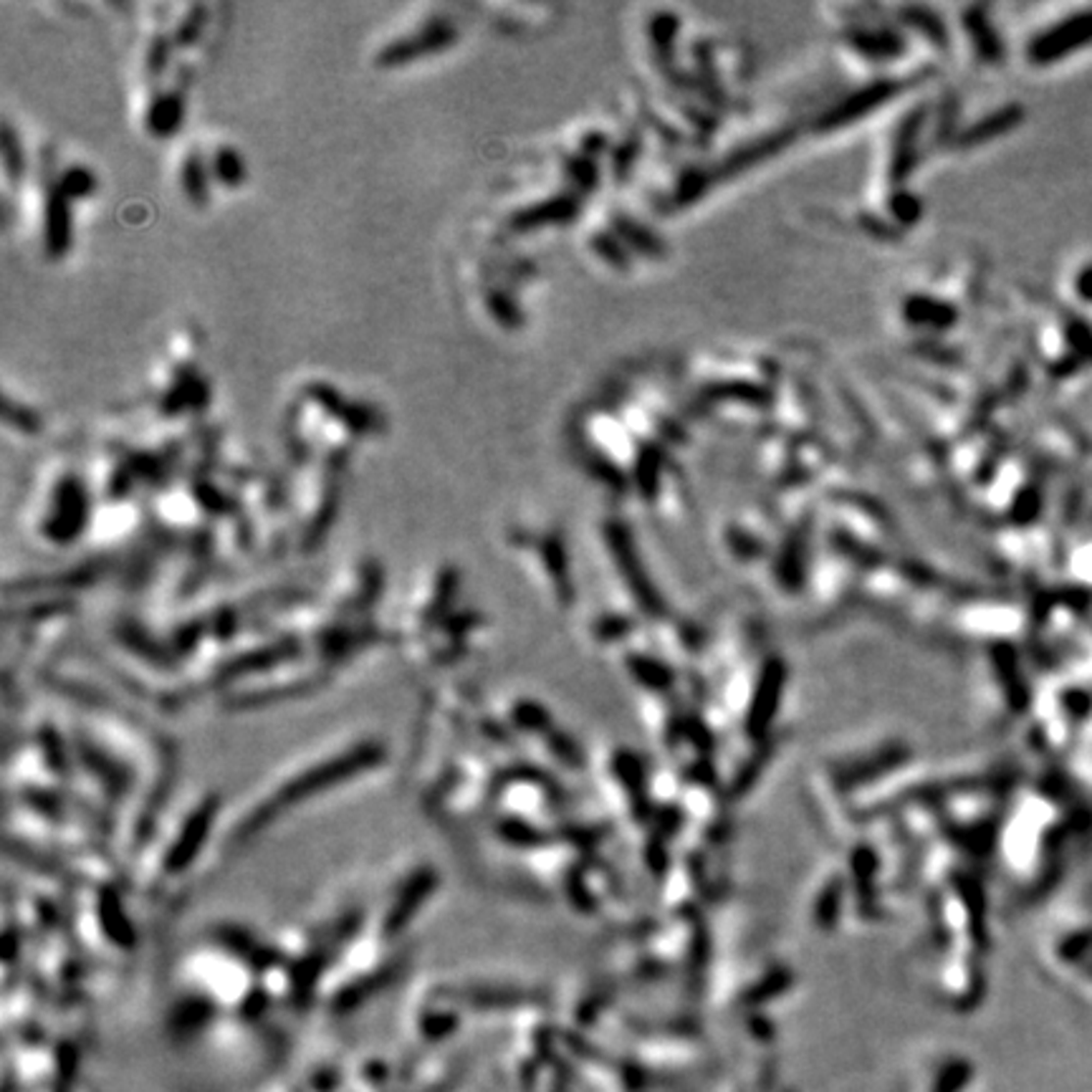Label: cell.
<instances>
[{
	"label": "cell",
	"instance_id": "cell-10",
	"mask_svg": "<svg viewBox=\"0 0 1092 1092\" xmlns=\"http://www.w3.org/2000/svg\"><path fill=\"white\" fill-rule=\"evenodd\" d=\"M216 170H218V174H221L223 180L228 182V185H235V180H238V177H240V163H238V157H235L230 150H218V155H216Z\"/></svg>",
	"mask_w": 1092,
	"mask_h": 1092
},
{
	"label": "cell",
	"instance_id": "cell-9",
	"mask_svg": "<svg viewBox=\"0 0 1092 1092\" xmlns=\"http://www.w3.org/2000/svg\"><path fill=\"white\" fill-rule=\"evenodd\" d=\"M91 190H94V177H91L89 170L84 168L69 170L59 185V192L64 195V198H78V195H86V192Z\"/></svg>",
	"mask_w": 1092,
	"mask_h": 1092
},
{
	"label": "cell",
	"instance_id": "cell-2",
	"mask_svg": "<svg viewBox=\"0 0 1092 1092\" xmlns=\"http://www.w3.org/2000/svg\"><path fill=\"white\" fill-rule=\"evenodd\" d=\"M218 815V802L216 797H203L187 810V815L182 817L180 827L174 832V837H170L168 847H165V858L160 860V877H180L185 875L187 868L192 865V860L198 858L203 850L208 834H211V824Z\"/></svg>",
	"mask_w": 1092,
	"mask_h": 1092
},
{
	"label": "cell",
	"instance_id": "cell-14",
	"mask_svg": "<svg viewBox=\"0 0 1092 1092\" xmlns=\"http://www.w3.org/2000/svg\"><path fill=\"white\" fill-rule=\"evenodd\" d=\"M1077 294L1085 301H1092V266L1080 271V276H1077Z\"/></svg>",
	"mask_w": 1092,
	"mask_h": 1092
},
{
	"label": "cell",
	"instance_id": "cell-3",
	"mask_svg": "<svg viewBox=\"0 0 1092 1092\" xmlns=\"http://www.w3.org/2000/svg\"><path fill=\"white\" fill-rule=\"evenodd\" d=\"M435 885H438V877H435L432 868H421L415 875L408 877V882H403V888L397 890L390 908L384 911L382 925H379V938L384 943L392 941L415 918L418 908L430 898Z\"/></svg>",
	"mask_w": 1092,
	"mask_h": 1092
},
{
	"label": "cell",
	"instance_id": "cell-5",
	"mask_svg": "<svg viewBox=\"0 0 1092 1092\" xmlns=\"http://www.w3.org/2000/svg\"><path fill=\"white\" fill-rule=\"evenodd\" d=\"M213 1017H216L213 999L205 994H192L174 1004L173 1015H170V1032L177 1039H190L211 1024Z\"/></svg>",
	"mask_w": 1092,
	"mask_h": 1092
},
{
	"label": "cell",
	"instance_id": "cell-7",
	"mask_svg": "<svg viewBox=\"0 0 1092 1092\" xmlns=\"http://www.w3.org/2000/svg\"><path fill=\"white\" fill-rule=\"evenodd\" d=\"M46 221H48L46 225L48 251L64 253L69 248V211H67V198H64L61 192L48 200Z\"/></svg>",
	"mask_w": 1092,
	"mask_h": 1092
},
{
	"label": "cell",
	"instance_id": "cell-6",
	"mask_svg": "<svg viewBox=\"0 0 1092 1092\" xmlns=\"http://www.w3.org/2000/svg\"><path fill=\"white\" fill-rule=\"evenodd\" d=\"M461 1024V1017L451 1009H422L418 1017V1032L425 1042H443Z\"/></svg>",
	"mask_w": 1092,
	"mask_h": 1092
},
{
	"label": "cell",
	"instance_id": "cell-4",
	"mask_svg": "<svg viewBox=\"0 0 1092 1092\" xmlns=\"http://www.w3.org/2000/svg\"><path fill=\"white\" fill-rule=\"evenodd\" d=\"M1090 43H1092V11H1082L1077 13V16H1072V19L1065 21V24L1047 30L1045 36L1037 41V46H1034V56L1042 61H1052V59H1060V56L1072 54V51H1080V48L1090 46Z\"/></svg>",
	"mask_w": 1092,
	"mask_h": 1092
},
{
	"label": "cell",
	"instance_id": "cell-13",
	"mask_svg": "<svg viewBox=\"0 0 1092 1092\" xmlns=\"http://www.w3.org/2000/svg\"><path fill=\"white\" fill-rule=\"evenodd\" d=\"M362 1077L370 1082H377V1085H382L387 1077H390V1069H387V1065L382 1063H370L367 1067H362Z\"/></svg>",
	"mask_w": 1092,
	"mask_h": 1092
},
{
	"label": "cell",
	"instance_id": "cell-8",
	"mask_svg": "<svg viewBox=\"0 0 1092 1092\" xmlns=\"http://www.w3.org/2000/svg\"><path fill=\"white\" fill-rule=\"evenodd\" d=\"M177 115H180V102L174 96H165L150 112V126L157 134L173 132V126L177 124Z\"/></svg>",
	"mask_w": 1092,
	"mask_h": 1092
},
{
	"label": "cell",
	"instance_id": "cell-11",
	"mask_svg": "<svg viewBox=\"0 0 1092 1092\" xmlns=\"http://www.w3.org/2000/svg\"><path fill=\"white\" fill-rule=\"evenodd\" d=\"M339 1082H342L339 1072H336V1069H329V1067L319 1069V1072L312 1077L314 1092H334L336 1087H339Z\"/></svg>",
	"mask_w": 1092,
	"mask_h": 1092
},
{
	"label": "cell",
	"instance_id": "cell-1",
	"mask_svg": "<svg viewBox=\"0 0 1092 1092\" xmlns=\"http://www.w3.org/2000/svg\"><path fill=\"white\" fill-rule=\"evenodd\" d=\"M379 762H382V746L374 744V741H362V744L349 746L347 751H339V754H331V757L309 764L307 769H301L278 786H273V792L253 807L251 815L238 824V837L259 832L261 824L269 822L271 817L281 815L283 807L296 805L301 799H312L314 794L324 792L326 786L352 779L360 771H367V767H374Z\"/></svg>",
	"mask_w": 1092,
	"mask_h": 1092
},
{
	"label": "cell",
	"instance_id": "cell-12",
	"mask_svg": "<svg viewBox=\"0 0 1092 1092\" xmlns=\"http://www.w3.org/2000/svg\"><path fill=\"white\" fill-rule=\"evenodd\" d=\"M3 155H6V168L11 174L19 173V168H24V163H19V155H16V144H13V134L8 124L6 132H3Z\"/></svg>",
	"mask_w": 1092,
	"mask_h": 1092
}]
</instances>
